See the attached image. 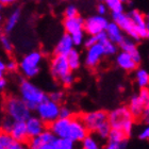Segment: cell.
Returning <instances> with one entry per match:
<instances>
[{
    "label": "cell",
    "mask_w": 149,
    "mask_h": 149,
    "mask_svg": "<svg viewBox=\"0 0 149 149\" xmlns=\"http://www.w3.org/2000/svg\"><path fill=\"white\" fill-rule=\"evenodd\" d=\"M19 93H20V97L22 98V100L25 101L31 111L36 110L37 106L48 98V95H46L40 88H38L35 84H33L27 79H22L20 81Z\"/></svg>",
    "instance_id": "1"
},
{
    "label": "cell",
    "mask_w": 149,
    "mask_h": 149,
    "mask_svg": "<svg viewBox=\"0 0 149 149\" xmlns=\"http://www.w3.org/2000/svg\"><path fill=\"white\" fill-rule=\"evenodd\" d=\"M134 119L135 118L128 107H119L109 114V123L111 128L123 130L128 136L131 135Z\"/></svg>",
    "instance_id": "2"
},
{
    "label": "cell",
    "mask_w": 149,
    "mask_h": 149,
    "mask_svg": "<svg viewBox=\"0 0 149 149\" xmlns=\"http://www.w3.org/2000/svg\"><path fill=\"white\" fill-rule=\"evenodd\" d=\"M4 110L6 115L14 120H27L31 116V110L20 97L10 96L4 101Z\"/></svg>",
    "instance_id": "3"
},
{
    "label": "cell",
    "mask_w": 149,
    "mask_h": 149,
    "mask_svg": "<svg viewBox=\"0 0 149 149\" xmlns=\"http://www.w3.org/2000/svg\"><path fill=\"white\" fill-rule=\"evenodd\" d=\"M59 141L60 137L51 130L46 129L40 135L30 139L29 147L31 149H59Z\"/></svg>",
    "instance_id": "4"
},
{
    "label": "cell",
    "mask_w": 149,
    "mask_h": 149,
    "mask_svg": "<svg viewBox=\"0 0 149 149\" xmlns=\"http://www.w3.org/2000/svg\"><path fill=\"white\" fill-rule=\"evenodd\" d=\"M43 60V54L40 51H32L22 58L19 63V68L27 78H33L40 72V64Z\"/></svg>",
    "instance_id": "5"
},
{
    "label": "cell",
    "mask_w": 149,
    "mask_h": 149,
    "mask_svg": "<svg viewBox=\"0 0 149 149\" xmlns=\"http://www.w3.org/2000/svg\"><path fill=\"white\" fill-rule=\"evenodd\" d=\"M60 106L58 102H54L51 99H49V97L45 99L43 102H40L36 108V113L37 116L48 126L52 121L60 117Z\"/></svg>",
    "instance_id": "6"
},
{
    "label": "cell",
    "mask_w": 149,
    "mask_h": 149,
    "mask_svg": "<svg viewBox=\"0 0 149 149\" xmlns=\"http://www.w3.org/2000/svg\"><path fill=\"white\" fill-rule=\"evenodd\" d=\"M80 118L90 132H96L100 126L109 121V114L106 111L99 110V111H94L90 113H84L81 115Z\"/></svg>",
    "instance_id": "7"
},
{
    "label": "cell",
    "mask_w": 149,
    "mask_h": 149,
    "mask_svg": "<svg viewBox=\"0 0 149 149\" xmlns=\"http://www.w3.org/2000/svg\"><path fill=\"white\" fill-rule=\"evenodd\" d=\"M72 72L69 66L67 56L54 54L50 62V74L56 80L60 81L64 76Z\"/></svg>",
    "instance_id": "8"
},
{
    "label": "cell",
    "mask_w": 149,
    "mask_h": 149,
    "mask_svg": "<svg viewBox=\"0 0 149 149\" xmlns=\"http://www.w3.org/2000/svg\"><path fill=\"white\" fill-rule=\"evenodd\" d=\"M113 18L114 22L120 27L121 30H124L131 38H133L135 40H140V35L136 32V29L134 27V24L131 19L130 15L125 14L124 12L121 13H113Z\"/></svg>",
    "instance_id": "9"
},
{
    "label": "cell",
    "mask_w": 149,
    "mask_h": 149,
    "mask_svg": "<svg viewBox=\"0 0 149 149\" xmlns=\"http://www.w3.org/2000/svg\"><path fill=\"white\" fill-rule=\"evenodd\" d=\"M88 129L86 126L84 125L80 116H72V120H70V126H69V133L68 139L72 140L74 143L77 142H82L84 137L88 134Z\"/></svg>",
    "instance_id": "10"
},
{
    "label": "cell",
    "mask_w": 149,
    "mask_h": 149,
    "mask_svg": "<svg viewBox=\"0 0 149 149\" xmlns=\"http://www.w3.org/2000/svg\"><path fill=\"white\" fill-rule=\"evenodd\" d=\"M109 22L102 15L92 16L84 20V31L90 35H97L102 31H106Z\"/></svg>",
    "instance_id": "11"
},
{
    "label": "cell",
    "mask_w": 149,
    "mask_h": 149,
    "mask_svg": "<svg viewBox=\"0 0 149 149\" xmlns=\"http://www.w3.org/2000/svg\"><path fill=\"white\" fill-rule=\"evenodd\" d=\"M103 56H104L103 46L100 43L95 44L92 47L87 48V53L85 56V65L90 68L96 67Z\"/></svg>",
    "instance_id": "12"
},
{
    "label": "cell",
    "mask_w": 149,
    "mask_h": 149,
    "mask_svg": "<svg viewBox=\"0 0 149 149\" xmlns=\"http://www.w3.org/2000/svg\"><path fill=\"white\" fill-rule=\"evenodd\" d=\"M128 137L129 136H128L123 130L112 128L111 131H110L109 137H108V139H109V142H108L107 148L108 149L125 148L126 145H127Z\"/></svg>",
    "instance_id": "13"
},
{
    "label": "cell",
    "mask_w": 149,
    "mask_h": 149,
    "mask_svg": "<svg viewBox=\"0 0 149 149\" xmlns=\"http://www.w3.org/2000/svg\"><path fill=\"white\" fill-rule=\"evenodd\" d=\"M70 118H61L59 117L54 121H52L50 125H48L47 127L49 130H51L53 133L56 134L58 137H67L68 139V133H69V126H70Z\"/></svg>",
    "instance_id": "14"
},
{
    "label": "cell",
    "mask_w": 149,
    "mask_h": 149,
    "mask_svg": "<svg viewBox=\"0 0 149 149\" xmlns=\"http://www.w3.org/2000/svg\"><path fill=\"white\" fill-rule=\"evenodd\" d=\"M26 124H27V131H28L29 139L37 136L44 130H46L47 125L38 116H30L26 120Z\"/></svg>",
    "instance_id": "15"
},
{
    "label": "cell",
    "mask_w": 149,
    "mask_h": 149,
    "mask_svg": "<svg viewBox=\"0 0 149 149\" xmlns=\"http://www.w3.org/2000/svg\"><path fill=\"white\" fill-rule=\"evenodd\" d=\"M134 24V27L136 29V32L139 33L141 38L144 37H148V30L146 27V22H145V15H143L140 11L134 10L129 14Z\"/></svg>",
    "instance_id": "16"
},
{
    "label": "cell",
    "mask_w": 149,
    "mask_h": 149,
    "mask_svg": "<svg viewBox=\"0 0 149 149\" xmlns=\"http://www.w3.org/2000/svg\"><path fill=\"white\" fill-rule=\"evenodd\" d=\"M10 134L12 135V137L15 141H18L22 143H25L28 140H30L28 135V131H27V124L25 120L14 121Z\"/></svg>",
    "instance_id": "17"
},
{
    "label": "cell",
    "mask_w": 149,
    "mask_h": 149,
    "mask_svg": "<svg viewBox=\"0 0 149 149\" xmlns=\"http://www.w3.org/2000/svg\"><path fill=\"white\" fill-rule=\"evenodd\" d=\"M63 26L65 29V32L69 33L70 35L77 34L84 30V20L82 17L78 15L72 18H65L63 22Z\"/></svg>",
    "instance_id": "18"
},
{
    "label": "cell",
    "mask_w": 149,
    "mask_h": 149,
    "mask_svg": "<svg viewBox=\"0 0 149 149\" xmlns=\"http://www.w3.org/2000/svg\"><path fill=\"white\" fill-rule=\"evenodd\" d=\"M74 40H72V35L65 32V34H63L62 37L60 38L58 44L56 45L54 48V54H63V56H67L72 49H74Z\"/></svg>",
    "instance_id": "19"
},
{
    "label": "cell",
    "mask_w": 149,
    "mask_h": 149,
    "mask_svg": "<svg viewBox=\"0 0 149 149\" xmlns=\"http://www.w3.org/2000/svg\"><path fill=\"white\" fill-rule=\"evenodd\" d=\"M116 63L120 68L127 70V72H133L137 68L139 63L134 60V58L131 56L130 53L126 52V51H121L116 58Z\"/></svg>",
    "instance_id": "20"
},
{
    "label": "cell",
    "mask_w": 149,
    "mask_h": 149,
    "mask_svg": "<svg viewBox=\"0 0 149 149\" xmlns=\"http://www.w3.org/2000/svg\"><path fill=\"white\" fill-rule=\"evenodd\" d=\"M129 110L131 111L132 115L134 116L135 119L137 118H142V115H143V112L145 110V104L142 101L140 96H133L130 99V102H129Z\"/></svg>",
    "instance_id": "21"
},
{
    "label": "cell",
    "mask_w": 149,
    "mask_h": 149,
    "mask_svg": "<svg viewBox=\"0 0 149 149\" xmlns=\"http://www.w3.org/2000/svg\"><path fill=\"white\" fill-rule=\"evenodd\" d=\"M106 32L110 40H111L112 42H114L115 44H118V45H119L125 38V37L123 36V33H121L120 27H119L115 22H111V24L108 25V27H107V29H106Z\"/></svg>",
    "instance_id": "22"
},
{
    "label": "cell",
    "mask_w": 149,
    "mask_h": 149,
    "mask_svg": "<svg viewBox=\"0 0 149 149\" xmlns=\"http://www.w3.org/2000/svg\"><path fill=\"white\" fill-rule=\"evenodd\" d=\"M119 46H120V48L124 50V51L130 53L137 63L141 62V54H140V52H139V50H137L136 46H135V44H134L132 40L124 38V40L119 44Z\"/></svg>",
    "instance_id": "23"
},
{
    "label": "cell",
    "mask_w": 149,
    "mask_h": 149,
    "mask_svg": "<svg viewBox=\"0 0 149 149\" xmlns=\"http://www.w3.org/2000/svg\"><path fill=\"white\" fill-rule=\"evenodd\" d=\"M19 18H20V11H19V10H15V11L9 16V18L6 19V25H4V31L6 32L12 31L13 29L16 27V25L18 24Z\"/></svg>",
    "instance_id": "24"
},
{
    "label": "cell",
    "mask_w": 149,
    "mask_h": 149,
    "mask_svg": "<svg viewBox=\"0 0 149 149\" xmlns=\"http://www.w3.org/2000/svg\"><path fill=\"white\" fill-rule=\"evenodd\" d=\"M67 60H68L69 66H70L72 70H77L80 67V54L78 52V50L72 49L67 54Z\"/></svg>",
    "instance_id": "25"
},
{
    "label": "cell",
    "mask_w": 149,
    "mask_h": 149,
    "mask_svg": "<svg viewBox=\"0 0 149 149\" xmlns=\"http://www.w3.org/2000/svg\"><path fill=\"white\" fill-rule=\"evenodd\" d=\"M135 79H136L137 85L141 88L149 86V74L145 69H139V70H136Z\"/></svg>",
    "instance_id": "26"
},
{
    "label": "cell",
    "mask_w": 149,
    "mask_h": 149,
    "mask_svg": "<svg viewBox=\"0 0 149 149\" xmlns=\"http://www.w3.org/2000/svg\"><path fill=\"white\" fill-rule=\"evenodd\" d=\"M14 139L12 135L4 130H0V149H9Z\"/></svg>",
    "instance_id": "27"
},
{
    "label": "cell",
    "mask_w": 149,
    "mask_h": 149,
    "mask_svg": "<svg viewBox=\"0 0 149 149\" xmlns=\"http://www.w3.org/2000/svg\"><path fill=\"white\" fill-rule=\"evenodd\" d=\"M107 6L113 11V13H121L124 11L121 0H106Z\"/></svg>",
    "instance_id": "28"
},
{
    "label": "cell",
    "mask_w": 149,
    "mask_h": 149,
    "mask_svg": "<svg viewBox=\"0 0 149 149\" xmlns=\"http://www.w3.org/2000/svg\"><path fill=\"white\" fill-rule=\"evenodd\" d=\"M82 146L84 149H98L99 148V145L97 143L95 139H94L92 135H88L87 134L86 136L84 137V140L82 141Z\"/></svg>",
    "instance_id": "29"
},
{
    "label": "cell",
    "mask_w": 149,
    "mask_h": 149,
    "mask_svg": "<svg viewBox=\"0 0 149 149\" xmlns=\"http://www.w3.org/2000/svg\"><path fill=\"white\" fill-rule=\"evenodd\" d=\"M103 46V49H104V54L106 56H112V54H114V53H116V50H117V48H116V46H115V43L114 42H112L111 40H107L106 42L103 44H101Z\"/></svg>",
    "instance_id": "30"
},
{
    "label": "cell",
    "mask_w": 149,
    "mask_h": 149,
    "mask_svg": "<svg viewBox=\"0 0 149 149\" xmlns=\"http://www.w3.org/2000/svg\"><path fill=\"white\" fill-rule=\"evenodd\" d=\"M111 126H110V123H106V124H103L102 126H100L98 129H97L96 133L99 135V137L101 139H108L109 137V134H110V131H111Z\"/></svg>",
    "instance_id": "31"
},
{
    "label": "cell",
    "mask_w": 149,
    "mask_h": 149,
    "mask_svg": "<svg viewBox=\"0 0 149 149\" xmlns=\"http://www.w3.org/2000/svg\"><path fill=\"white\" fill-rule=\"evenodd\" d=\"M0 44L4 50H6L8 53H11L13 51V44L12 42L10 40V38L6 35H1V38H0Z\"/></svg>",
    "instance_id": "32"
},
{
    "label": "cell",
    "mask_w": 149,
    "mask_h": 149,
    "mask_svg": "<svg viewBox=\"0 0 149 149\" xmlns=\"http://www.w3.org/2000/svg\"><path fill=\"white\" fill-rule=\"evenodd\" d=\"M74 142L67 137H60L59 141V149H72L74 148Z\"/></svg>",
    "instance_id": "33"
},
{
    "label": "cell",
    "mask_w": 149,
    "mask_h": 149,
    "mask_svg": "<svg viewBox=\"0 0 149 149\" xmlns=\"http://www.w3.org/2000/svg\"><path fill=\"white\" fill-rule=\"evenodd\" d=\"M139 96L141 97V99H142V101L144 102L145 107H149V88L148 87L141 88L140 95H139Z\"/></svg>",
    "instance_id": "34"
},
{
    "label": "cell",
    "mask_w": 149,
    "mask_h": 149,
    "mask_svg": "<svg viewBox=\"0 0 149 149\" xmlns=\"http://www.w3.org/2000/svg\"><path fill=\"white\" fill-rule=\"evenodd\" d=\"M48 97H49V99H51L52 101H54V102L60 103L63 100V98H64V93L61 92V91H56V92L50 93L49 95H48Z\"/></svg>",
    "instance_id": "35"
},
{
    "label": "cell",
    "mask_w": 149,
    "mask_h": 149,
    "mask_svg": "<svg viewBox=\"0 0 149 149\" xmlns=\"http://www.w3.org/2000/svg\"><path fill=\"white\" fill-rule=\"evenodd\" d=\"M64 16L65 18H72L78 16V10L74 6H68L64 11Z\"/></svg>",
    "instance_id": "36"
},
{
    "label": "cell",
    "mask_w": 149,
    "mask_h": 149,
    "mask_svg": "<svg viewBox=\"0 0 149 149\" xmlns=\"http://www.w3.org/2000/svg\"><path fill=\"white\" fill-rule=\"evenodd\" d=\"M60 82H61L65 87H69V86H72V84L74 82V77L72 76V72H69V74H67L66 76H64V77L60 80Z\"/></svg>",
    "instance_id": "37"
},
{
    "label": "cell",
    "mask_w": 149,
    "mask_h": 149,
    "mask_svg": "<svg viewBox=\"0 0 149 149\" xmlns=\"http://www.w3.org/2000/svg\"><path fill=\"white\" fill-rule=\"evenodd\" d=\"M14 119H12L11 117H8L3 120V123H2V126H1V129L2 130H4V131H6V132H11V129H12V127H13V124H14Z\"/></svg>",
    "instance_id": "38"
},
{
    "label": "cell",
    "mask_w": 149,
    "mask_h": 149,
    "mask_svg": "<svg viewBox=\"0 0 149 149\" xmlns=\"http://www.w3.org/2000/svg\"><path fill=\"white\" fill-rule=\"evenodd\" d=\"M72 116H74V114H72V112L68 108L63 107V108L60 109V117L61 118H70Z\"/></svg>",
    "instance_id": "39"
},
{
    "label": "cell",
    "mask_w": 149,
    "mask_h": 149,
    "mask_svg": "<svg viewBox=\"0 0 149 149\" xmlns=\"http://www.w3.org/2000/svg\"><path fill=\"white\" fill-rule=\"evenodd\" d=\"M98 43V40H97V36L96 35H91L88 38H86L85 40V42H84V45H85V47L86 48H90V47H92L93 45H95V44Z\"/></svg>",
    "instance_id": "40"
},
{
    "label": "cell",
    "mask_w": 149,
    "mask_h": 149,
    "mask_svg": "<svg viewBox=\"0 0 149 149\" xmlns=\"http://www.w3.org/2000/svg\"><path fill=\"white\" fill-rule=\"evenodd\" d=\"M72 40H74V44L76 46H79L82 44L83 42V32H80V33H77V34L72 35Z\"/></svg>",
    "instance_id": "41"
},
{
    "label": "cell",
    "mask_w": 149,
    "mask_h": 149,
    "mask_svg": "<svg viewBox=\"0 0 149 149\" xmlns=\"http://www.w3.org/2000/svg\"><path fill=\"white\" fill-rule=\"evenodd\" d=\"M18 66L19 65L15 61L11 60V61H9V62L6 63V70H8V72H15V70H17Z\"/></svg>",
    "instance_id": "42"
},
{
    "label": "cell",
    "mask_w": 149,
    "mask_h": 149,
    "mask_svg": "<svg viewBox=\"0 0 149 149\" xmlns=\"http://www.w3.org/2000/svg\"><path fill=\"white\" fill-rule=\"evenodd\" d=\"M96 36H97V40H98V43H100V44H103L107 40H109V36H108L106 31L100 32V33H98Z\"/></svg>",
    "instance_id": "43"
},
{
    "label": "cell",
    "mask_w": 149,
    "mask_h": 149,
    "mask_svg": "<svg viewBox=\"0 0 149 149\" xmlns=\"http://www.w3.org/2000/svg\"><path fill=\"white\" fill-rule=\"evenodd\" d=\"M139 139L140 140H149V125L141 132L140 135H139Z\"/></svg>",
    "instance_id": "44"
},
{
    "label": "cell",
    "mask_w": 149,
    "mask_h": 149,
    "mask_svg": "<svg viewBox=\"0 0 149 149\" xmlns=\"http://www.w3.org/2000/svg\"><path fill=\"white\" fill-rule=\"evenodd\" d=\"M24 148V143L22 142H18V141H13V143L11 144L9 149H22Z\"/></svg>",
    "instance_id": "45"
},
{
    "label": "cell",
    "mask_w": 149,
    "mask_h": 149,
    "mask_svg": "<svg viewBox=\"0 0 149 149\" xmlns=\"http://www.w3.org/2000/svg\"><path fill=\"white\" fill-rule=\"evenodd\" d=\"M142 118L143 120L146 123L147 125H149V107H146L145 110L143 112V115H142Z\"/></svg>",
    "instance_id": "46"
},
{
    "label": "cell",
    "mask_w": 149,
    "mask_h": 149,
    "mask_svg": "<svg viewBox=\"0 0 149 149\" xmlns=\"http://www.w3.org/2000/svg\"><path fill=\"white\" fill-rule=\"evenodd\" d=\"M97 11H98V13H99V15H103V14L107 12L106 6H104L103 3H100V4H98V6H97Z\"/></svg>",
    "instance_id": "47"
},
{
    "label": "cell",
    "mask_w": 149,
    "mask_h": 149,
    "mask_svg": "<svg viewBox=\"0 0 149 149\" xmlns=\"http://www.w3.org/2000/svg\"><path fill=\"white\" fill-rule=\"evenodd\" d=\"M6 86V80L4 78H1L0 79V90H3Z\"/></svg>",
    "instance_id": "48"
},
{
    "label": "cell",
    "mask_w": 149,
    "mask_h": 149,
    "mask_svg": "<svg viewBox=\"0 0 149 149\" xmlns=\"http://www.w3.org/2000/svg\"><path fill=\"white\" fill-rule=\"evenodd\" d=\"M16 0H0V3L3 4V6H8V4H11V3L15 2Z\"/></svg>",
    "instance_id": "49"
},
{
    "label": "cell",
    "mask_w": 149,
    "mask_h": 149,
    "mask_svg": "<svg viewBox=\"0 0 149 149\" xmlns=\"http://www.w3.org/2000/svg\"><path fill=\"white\" fill-rule=\"evenodd\" d=\"M0 69H1V70H6V64L3 62L1 59H0Z\"/></svg>",
    "instance_id": "50"
},
{
    "label": "cell",
    "mask_w": 149,
    "mask_h": 149,
    "mask_svg": "<svg viewBox=\"0 0 149 149\" xmlns=\"http://www.w3.org/2000/svg\"><path fill=\"white\" fill-rule=\"evenodd\" d=\"M145 22H146V27H147V30L149 32V13L147 15H145Z\"/></svg>",
    "instance_id": "51"
},
{
    "label": "cell",
    "mask_w": 149,
    "mask_h": 149,
    "mask_svg": "<svg viewBox=\"0 0 149 149\" xmlns=\"http://www.w3.org/2000/svg\"><path fill=\"white\" fill-rule=\"evenodd\" d=\"M3 72H4V70H1V69H0V79L3 78Z\"/></svg>",
    "instance_id": "52"
},
{
    "label": "cell",
    "mask_w": 149,
    "mask_h": 149,
    "mask_svg": "<svg viewBox=\"0 0 149 149\" xmlns=\"http://www.w3.org/2000/svg\"><path fill=\"white\" fill-rule=\"evenodd\" d=\"M1 19H2V16L0 15V22H1Z\"/></svg>",
    "instance_id": "53"
},
{
    "label": "cell",
    "mask_w": 149,
    "mask_h": 149,
    "mask_svg": "<svg viewBox=\"0 0 149 149\" xmlns=\"http://www.w3.org/2000/svg\"><path fill=\"white\" fill-rule=\"evenodd\" d=\"M0 38H1V32H0Z\"/></svg>",
    "instance_id": "54"
},
{
    "label": "cell",
    "mask_w": 149,
    "mask_h": 149,
    "mask_svg": "<svg viewBox=\"0 0 149 149\" xmlns=\"http://www.w3.org/2000/svg\"><path fill=\"white\" fill-rule=\"evenodd\" d=\"M121 1H123V2H125V1H126V0H121Z\"/></svg>",
    "instance_id": "55"
},
{
    "label": "cell",
    "mask_w": 149,
    "mask_h": 149,
    "mask_svg": "<svg viewBox=\"0 0 149 149\" xmlns=\"http://www.w3.org/2000/svg\"><path fill=\"white\" fill-rule=\"evenodd\" d=\"M148 37H149V33H148Z\"/></svg>",
    "instance_id": "56"
},
{
    "label": "cell",
    "mask_w": 149,
    "mask_h": 149,
    "mask_svg": "<svg viewBox=\"0 0 149 149\" xmlns=\"http://www.w3.org/2000/svg\"><path fill=\"white\" fill-rule=\"evenodd\" d=\"M100 1H101V0H100Z\"/></svg>",
    "instance_id": "57"
}]
</instances>
